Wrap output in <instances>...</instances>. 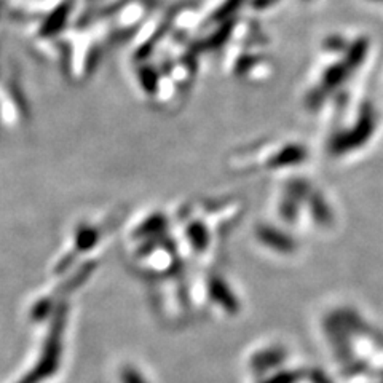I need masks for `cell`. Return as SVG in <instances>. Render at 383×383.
I'll return each mask as SVG.
<instances>
[{"label":"cell","instance_id":"1","mask_svg":"<svg viewBox=\"0 0 383 383\" xmlns=\"http://www.w3.org/2000/svg\"><path fill=\"white\" fill-rule=\"evenodd\" d=\"M373 129H375V112H373V107L371 104H364L358 122L353 124V128L349 131L337 134L334 137V141H330V148L343 152L356 146L359 147L372 136Z\"/></svg>","mask_w":383,"mask_h":383},{"label":"cell","instance_id":"2","mask_svg":"<svg viewBox=\"0 0 383 383\" xmlns=\"http://www.w3.org/2000/svg\"><path fill=\"white\" fill-rule=\"evenodd\" d=\"M352 72H353V69L343 60L335 62V64H332L326 69L324 75H323V83H321L319 91L321 93H326V91L335 90L339 85H342L343 81L348 79Z\"/></svg>","mask_w":383,"mask_h":383},{"label":"cell","instance_id":"3","mask_svg":"<svg viewBox=\"0 0 383 383\" xmlns=\"http://www.w3.org/2000/svg\"><path fill=\"white\" fill-rule=\"evenodd\" d=\"M367 51H369V40L366 37H359L353 43H349L348 50L345 51L343 61L354 70L362 64L364 60H366Z\"/></svg>","mask_w":383,"mask_h":383},{"label":"cell","instance_id":"4","mask_svg":"<svg viewBox=\"0 0 383 383\" xmlns=\"http://www.w3.org/2000/svg\"><path fill=\"white\" fill-rule=\"evenodd\" d=\"M244 2H246V0H225V2L220 5L217 12L214 13V19L215 21H225V19L233 16Z\"/></svg>","mask_w":383,"mask_h":383},{"label":"cell","instance_id":"5","mask_svg":"<svg viewBox=\"0 0 383 383\" xmlns=\"http://www.w3.org/2000/svg\"><path fill=\"white\" fill-rule=\"evenodd\" d=\"M348 43L342 36H329L324 40V48L330 53H345L348 50Z\"/></svg>","mask_w":383,"mask_h":383},{"label":"cell","instance_id":"6","mask_svg":"<svg viewBox=\"0 0 383 383\" xmlns=\"http://www.w3.org/2000/svg\"><path fill=\"white\" fill-rule=\"evenodd\" d=\"M276 2L278 0H251V5L257 10H265L268 7H272V5H275Z\"/></svg>","mask_w":383,"mask_h":383},{"label":"cell","instance_id":"7","mask_svg":"<svg viewBox=\"0 0 383 383\" xmlns=\"http://www.w3.org/2000/svg\"><path fill=\"white\" fill-rule=\"evenodd\" d=\"M373 2H378V3H383V0H373Z\"/></svg>","mask_w":383,"mask_h":383}]
</instances>
